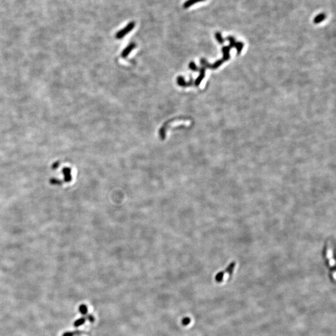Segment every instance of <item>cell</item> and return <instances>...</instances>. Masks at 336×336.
I'll return each instance as SVG.
<instances>
[{
	"mask_svg": "<svg viewBox=\"0 0 336 336\" xmlns=\"http://www.w3.org/2000/svg\"><path fill=\"white\" fill-rule=\"evenodd\" d=\"M159 135L160 138L161 139H164L166 137V128L164 127H163L159 130Z\"/></svg>",
	"mask_w": 336,
	"mask_h": 336,
	"instance_id": "obj_15",
	"label": "cell"
},
{
	"mask_svg": "<svg viewBox=\"0 0 336 336\" xmlns=\"http://www.w3.org/2000/svg\"><path fill=\"white\" fill-rule=\"evenodd\" d=\"M205 1V0H187V1H185L183 5V6L184 8H188L190 6H192V5L198 3L199 2H201V1Z\"/></svg>",
	"mask_w": 336,
	"mask_h": 336,
	"instance_id": "obj_7",
	"label": "cell"
},
{
	"mask_svg": "<svg viewBox=\"0 0 336 336\" xmlns=\"http://www.w3.org/2000/svg\"><path fill=\"white\" fill-rule=\"evenodd\" d=\"M205 68L204 67H201L200 69V74L199 77L196 79L195 81V86H199V85L201 83L202 81L204 79V78L205 77Z\"/></svg>",
	"mask_w": 336,
	"mask_h": 336,
	"instance_id": "obj_4",
	"label": "cell"
},
{
	"mask_svg": "<svg viewBox=\"0 0 336 336\" xmlns=\"http://www.w3.org/2000/svg\"><path fill=\"white\" fill-rule=\"evenodd\" d=\"M215 39H217V41L219 42V44H223L224 43L225 40H224V39L222 37V34H221V33H219V32L215 33Z\"/></svg>",
	"mask_w": 336,
	"mask_h": 336,
	"instance_id": "obj_11",
	"label": "cell"
},
{
	"mask_svg": "<svg viewBox=\"0 0 336 336\" xmlns=\"http://www.w3.org/2000/svg\"><path fill=\"white\" fill-rule=\"evenodd\" d=\"M232 47L230 46H224L222 49V51L224 54V57L222 59L224 61H227L230 59V50Z\"/></svg>",
	"mask_w": 336,
	"mask_h": 336,
	"instance_id": "obj_6",
	"label": "cell"
},
{
	"mask_svg": "<svg viewBox=\"0 0 336 336\" xmlns=\"http://www.w3.org/2000/svg\"><path fill=\"white\" fill-rule=\"evenodd\" d=\"M85 320H86V318H81L76 320V321H75V323H74V326L76 328L79 327L80 325H81L85 323Z\"/></svg>",
	"mask_w": 336,
	"mask_h": 336,
	"instance_id": "obj_10",
	"label": "cell"
},
{
	"mask_svg": "<svg viewBox=\"0 0 336 336\" xmlns=\"http://www.w3.org/2000/svg\"><path fill=\"white\" fill-rule=\"evenodd\" d=\"M79 311L81 312V313L82 314H83V315L86 314L88 312V308L87 307V306L85 305V304H82V305L80 306Z\"/></svg>",
	"mask_w": 336,
	"mask_h": 336,
	"instance_id": "obj_13",
	"label": "cell"
},
{
	"mask_svg": "<svg viewBox=\"0 0 336 336\" xmlns=\"http://www.w3.org/2000/svg\"><path fill=\"white\" fill-rule=\"evenodd\" d=\"M177 83L179 85L180 87H189V86H191L192 85L193 83V79H191L190 80V81L188 82H186L185 81V80L184 79L183 77L181 76H179L177 79Z\"/></svg>",
	"mask_w": 336,
	"mask_h": 336,
	"instance_id": "obj_3",
	"label": "cell"
},
{
	"mask_svg": "<svg viewBox=\"0 0 336 336\" xmlns=\"http://www.w3.org/2000/svg\"><path fill=\"white\" fill-rule=\"evenodd\" d=\"M189 67L190 70H192V71H199V69H198L197 66H196V64H195V62L193 61L190 62L189 63Z\"/></svg>",
	"mask_w": 336,
	"mask_h": 336,
	"instance_id": "obj_16",
	"label": "cell"
},
{
	"mask_svg": "<svg viewBox=\"0 0 336 336\" xmlns=\"http://www.w3.org/2000/svg\"><path fill=\"white\" fill-rule=\"evenodd\" d=\"M134 26H135L134 22H133V21L130 22L123 29L120 30V31H119L116 34V35H115V37L118 39H121L123 38L124 36H126V35L128 34L130 31H132L133 28H134Z\"/></svg>",
	"mask_w": 336,
	"mask_h": 336,
	"instance_id": "obj_1",
	"label": "cell"
},
{
	"mask_svg": "<svg viewBox=\"0 0 336 336\" xmlns=\"http://www.w3.org/2000/svg\"><path fill=\"white\" fill-rule=\"evenodd\" d=\"M190 322V319L189 318H185L183 320V324L184 325H186L189 324Z\"/></svg>",
	"mask_w": 336,
	"mask_h": 336,
	"instance_id": "obj_19",
	"label": "cell"
},
{
	"mask_svg": "<svg viewBox=\"0 0 336 336\" xmlns=\"http://www.w3.org/2000/svg\"><path fill=\"white\" fill-rule=\"evenodd\" d=\"M226 39H227L228 41L230 42V45L229 46L231 47L232 48L235 47V44H236V41H235V39L233 36H228L227 37H226Z\"/></svg>",
	"mask_w": 336,
	"mask_h": 336,
	"instance_id": "obj_14",
	"label": "cell"
},
{
	"mask_svg": "<svg viewBox=\"0 0 336 336\" xmlns=\"http://www.w3.org/2000/svg\"><path fill=\"white\" fill-rule=\"evenodd\" d=\"M135 47H136V44L134 43V42L130 43L128 46L123 51V52L122 53V57L123 58L127 57L129 54V53L131 52Z\"/></svg>",
	"mask_w": 336,
	"mask_h": 336,
	"instance_id": "obj_2",
	"label": "cell"
},
{
	"mask_svg": "<svg viewBox=\"0 0 336 336\" xmlns=\"http://www.w3.org/2000/svg\"><path fill=\"white\" fill-rule=\"evenodd\" d=\"M325 18V14L324 13H321V14H318V16H316L315 17V18L314 19V23L315 24H319L320 23H321L322 21H323L324 20Z\"/></svg>",
	"mask_w": 336,
	"mask_h": 336,
	"instance_id": "obj_8",
	"label": "cell"
},
{
	"mask_svg": "<svg viewBox=\"0 0 336 336\" xmlns=\"http://www.w3.org/2000/svg\"><path fill=\"white\" fill-rule=\"evenodd\" d=\"M58 166H59V163H55V164L53 165V166H52V168H53L54 169H56V168H58Z\"/></svg>",
	"mask_w": 336,
	"mask_h": 336,
	"instance_id": "obj_21",
	"label": "cell"
},
{
	"mask_svg": "<svg viewBox=\"0 0 336 336\" xmlns=\"http://www.w3.org/2000/svg\"><path fill=\"white\" fill-rule=\"evenodd\" d=\"M50 183H51V184H54V185H61L62 183V180H59L58 179L52 178V179H51V180H50Z\"/></svg>",
	"mask_w": 336,
	"mask_h": 336,
	"instance_id": "obj_17",
	"label": "cell"
},
{
	"mask_svg": "<svg viewBox=\"0 0 336 336\" xmlns=\"http://www.w3.org/2000/svg\"><path fill=\"white\" fill-rule=\"evenodd\" d=\"M87 319H88L91 323H93V322L94 321V318H93V317L92 316V315H89L88 316H87Z\"/></svg>",
	"mask_w": 336,
	"mask_h": 336,
	"instance_id": "obj_20",
	"label": "cell"
},
{
	"mask_svg": "<svg viewBox=\"0 0 336 336\" xmlns=\"http://www.w3.org/2000/svg\"><path fill=\"white\" fill-rule=\"evenodd\" d=\"M224 272L219 273L216 275V277H215V280H216L217 282H221L222 280L223 279V278H224Z\"/></svg>",
	"mask_w": 336,
	"mask_h": 336,
	"instance_id": "obj_18",
	"label": "cell"
},
{
	"mask_svg": "<svg viewBox=\"0 0 336 336\" xmlns=\"http://www.w3.org/2000/svg\"><path fill=\"white\" fill-rule=\"evenodd\" d=\"M63 174L64 175V180L67 183H69L72 180L71 176V170L69 168H65L62 170Z\"/></svg>",
	"mask_w": 336,
	"mask_h": 336,
	"instance_id": "obj_5",
	"label": "cell"
},
{
	"mask_svg": "<svg viewBox=\"0 0 336 336\" xmlns=\"http://www.w3.org/2000/svg\"><path fill=\"white\" fill-rule=\"evenodd\" d=\"M235 47L236 48V49H237V54H240V52H242V49H243V43L242 42H240V41L237 42H236V44H235Z\"/></svg>",
	"mask_w": 336,
	"mask_h": 336,
	"instance_id": "obj_12",
	"label": "cell"
},
{
	"mask_svg": "<svg viewBox=\"0 0 336 336\" xmlns=\"http://www.w3.org/2000/svg\"><path fill=\"white\" fill-rule=\"evenodd\" d=\"M83 332L81 331V330H76V331H72V332H65L62 334V336H75L76 335H80V334H83Z\"/></svg>",
	"mask_w": 336,
	"mask_h": 336,
	"instance_id": "obj_9",
	"label": "cell"
}]
</instances>
